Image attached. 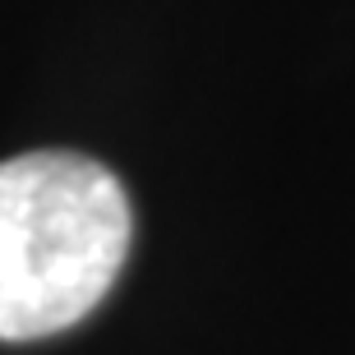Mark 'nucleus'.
<instances>
[{
	"label": "nucleus",
	"instance_id": "f257e3e1",
	"mask_svg": "<svg viewBox=\"0 0 355 355\" xmlns=\"http://www.w3.org/2000/svg\"><path fill=\"white\" fill-rule=\"evenodd\" d=\"M130 254V198L83 153L0 162V342L88 318Z\"/></svg>",
	"mask_w": 355,
	"mask_h": 355
}]
</instances>
